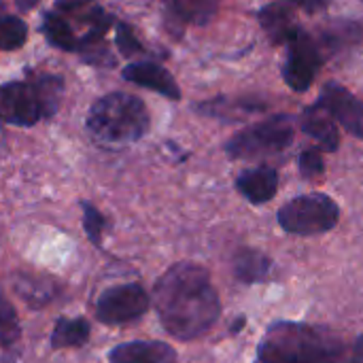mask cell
Instances as JSON below:
<instances>
[{"label": "cell", "mask_w": 363, "mask_h": 363, "mask_svg": "<svg viewBox=\"0 0 363 363\" xmlns=\"http://www.w3.org/2000/svg\"><path fill=\"white\" fill-rule=\"evenodd\" d=\"M64 96V79L57 74L28 72L23 81L2 85V119L9 125L30 128L57 113Z\"/></svg>", "instance_id": "obj_4"}, {"label": "cell", "mask_w": 363, "mask_h": 363, "mask_svg": "<svg viewBox=\"0 0 363 363\" xmlns=\"http://www.w3.org/2000/svg\"><path fill=\"white\" fill-rule=\"evenodd\" d=\"M117 45H119V51L123 55H134V53H140L143 51V45L136 38L134 30L128 23H123V21L117 23Z\"/></svg>", "instance_id": "obj_24"}, {"label": "cell", "mask_w": 363, "mask_h": 363, "mask_svg": "<svg viewBox=\"0 0 363 363\" xmlns=\"http://www.w3.org/2000/svg\"><path fill=\"white\" fill-rule=\"evenodd\" d=\"M294 143V121L289 115H274L259 121L225 143V153L232 160H253L283 153Z\"/></svg>", "instance_id": "obj_5"}, {"label": "cell", "mask_w": 363, "mask_h": 363, "mask_svg": "<svg viewBox=\"0 0 363 363\" xmlns=\"http://www.w3.org/2000/svg\"><path fill=\"white\" fill-rule=\"evenodd\" d=\"M151 125L145 102L125 91H113L98 98L85 119L89 136L108 149L128 147L140 140Z\"/></svg>", "instance_id": "obj_3"}, {"label": "cell", "mask_w": 363, "mask_h": 363, "mask_svg": "<svg viewBox=\"0 0 363 363\" xmlns=\"http://www.w3.org/2000/svg\"><path fill=\"white\" fill-rule=\"evenodd\" d=\"M319 104L340 123L349 134L363 138V102L347 87L338 83H328L321 91Z\"/></svg>", "instance_id": "obj_9"}, {"label": "cell", "mask_w": 363, "mask_h": 363, "mask_svg": "<svg viewBox=\"0 0 363 363\" xmlns=\"http://www.w3.org/2000/svg\"><path fill=\"white\" fill-rule=\"evenodd\" d=\"M89 340V323L83 317L77 319H57L53 334H51V347L53 349H68V347H83Z\"/></svg>", "instance_id": "obj_17"}, {"label": "cell", "mask_w": 363, "mask_h": 363, "mask_svg": "<svg viewBox=\"0 0 363 363\" xmlns=\"http://www.w3.org/2000/svg\"><path fill=\"white\" fill-rule=\"evenodd\" d=\"M259 23L268 32V36L274 45H289V40L300 30L294 23L289 4H285V2H272L268 6H264L259 11Z\"/></svg>", "instance_id": "obj_14"}, {"label": "cell", "mask_w": 363, "mask_h": 363, "mask_svg": "<svg viewBox=\"0 0 363 363\" xmlns=\"http://www.w3.org/2000/svg\"><path fill=\"white\" fill-rule=\"evenodd\" d=\"M0 338H2V347L4 349H11V345L17 342V338H19V321H17V315H15V311H13L9 300H2Z\"/></svg>", "instance_id": "obj_21"}, {"label": "cell", "mask_w": 363, "mask_h": 363, "mask_svg": "<svg viewBox=\"0 0 363 363\" xmlns=\"http://www.w3.org/2000/svg\"><path fill=\"white\" fill-rule=\"evenodd\" d=\"M340 219L338 204L325 194H304L279 211V223L285 232L298 236H313L323 234L336 228Z\"/></svg>", "instance_id": "obj_6"}, {"label": "cell", "mask_w": 363, "mask_h": 363, "mask_svg": "<svg viewBox=\"0 0 363 363\" xmlns=\"http://www.w3.org/2000/svg\"><path fill=\"white\" fill-rule=\"evenodd\" d=\"M300 172L306 179H319L325 172V162L321 149H306L300 155Z\"/></svg>", "instance_id": "obj_23"}, {"label": "cell", "mask_w": 363, "mask_h": 363, "mask_svg": "<svg viewBox=\"0 0 363 363\" xmlns=\"http://www.w3.org/2000/svg\"><path fill=\"white\" fill-rule=\"evenodd\" d=\"M262 363H340L345 345L330 330L304 323H277L259 345Z\"/></svg>", "instance_id": "obj_2"}, {"label": "cell", "mask_w": 363, "mask_h": 363, "mask_svg": "<svg viewBox=\"0 0 363 363\" xmlns=\"http://www.w3.org/2000/svg\"><path fill=\"white\" fill-rule=\"evenodd\" d=\"M245 325V319H240V321H236L234 325H232V332H240V328Z\"/></svg>", "instance_id": "obj_29"}, {"label": "cell", "mask_w": 363, "mask_h": 363, "mask_svg": "<svg viewBox=\"0 0 363 363\" xmlns=\"http://www.w3.org/2000/svg\"><path fill=\"white\" fill-rule=\"evenodd\" d=\"M123 79L130 83H136L145 89H151L168 100H181V89L174 81V77L160 64L153 62H136L123 68Z\"/></svg>", "instance_id": "obj_10"}, {"label": "cell", "mask_w": 363, "mask_h": 363, "mask_svg": "<svg viewBox=\"0 0 363 363\" xmlns=\"http://www.w3.org/2000/svg\"><path fill=\"white\" fill-rule=\"evenodd\" d=\"M323 64V55L319 45L302 30L296 32V36L289 40V51L287 60L283 66V79L294 91H306L319 68Z\"/></svg>", "instance_id": "obj_8"}, {"label": "cell", "mask_w": 363, "mask_h": 363, "mask_svg": "<svg viewBox=\"0 0 363 363\" xmlns=\"http://www.w3.org/2000/svg\"><path fill=\"white\" fill-rule=\"evenodd\" d=\"M81 206H83V228H85V234L89 236V240L96 247H100V240H102V232H104V223L106 221H104L102 213L96 206H91L89 202H83Z\"/></svg>", "instance_id": "obj_22"}, {"label": "cell", "mask_w": 363, "mask_h": 363, "mask_svg": "<svg viewBox=\"0 0 363 363\" xmlns=\"http://www.w3.org/2000/svg\"><path fill=\"white\" fill-rule=\"evenodd\" d=\"M236 189L251 202V204H266L277 196L279 189V174L270 166H259L245 170L236 179Z\"/></svg>", "instance_id": "obj_12"}, {"label": "cell", "mask_w": 363, "mask_h": 363, "mask_svg": "<svg viewBox=\"0 0 363 363\" xmlns=\"http://www.w3.org/2000/svg\"><path fill=\"white\" fill-rule=\"evenodd\" d=\"M43 32L47 36V40L62 49V51H79L81 49V40L74 36V32L70 30L68 21L55 13H45L43 17Z\"/></svg>", "instance_id": "obj_19"}, {"label": "cell", "mask_w": 363, "mask_h": 363, "mask_svg": "<svg viewBox=\"0 0 363 363\" xmlns=\"http://www.w3.org/2000/svg\"><path fill=\"white\" fill-rule=\"evenodd\" d=\"M298 6H302L306 13H319V11H323L325 9V4H328V0H294Z\"/></svg>", "instance_id": "obj_25"}, {"label": "cell", "mask_w": 363, "mask_h": 363, "mask_svg": "<svg viewBox=\"0 0 363 363\" xmlns=\"http://www.w3.org/2000/svg\"><path fill=\"white\" fill-rule=\"evenodd\" d=\"M111 363H177V351L160 340L123 342L108 353Z\"/></svg>", "instance_id": "obj_11"}, {"label": "cell", "mask_w": 363, "mask_h": 363, "mask_svg": "<svg viewBox=\"0 0 363 363\" xmlns=\"http://www.w3.org/2000/svg\"><path fill=\"white\" fill-rule=\"evenodd\" d=\"M270 257L255 249H242L234 257V274L242 283H262L270 272Z\"/></svg>", "instance_id": "obj_15"}, {"label": "cell", "mask_w": 363, "mask_h": 363, "mask_svg": "<svg viewBox=\"0 0 363 363\" xmlns=\"http://www.w3.org/2000/svg\"><path fill=\"white\" fill-rule=\"evenodd\" d=\"M28 40V26L17 15H4L0 21V47L4 51L21 49Z\"/></svg>", "instance_id": "obj_20"}, {"label": "cell", "mask_w": 363, "mask_h": 363, "mask_svg": "<svg viewBox=\"0 0 363 363\" xmlns=\"http://www.w3.org/2000/svg\"><path fill=\"white\" fill-rule=\"evenodd\" d=\"M15 291L30 306L40 308V306H45V304H49L53 300L55 285L49 279H43V277L19 274V277H15Z\"/></svg>", "instance_id": "obj_16"}, {"label": "cell", "mask_w": 363, "mask_h": 363, "mask_svg": "<svg viewBox=\"0 0 363 363\" xmlns=\"http://www.w3.org/2000/svg\"><path fill=\"white\" fill-rule=\"evenodd\" d=\"M149 294L136 285H117L106 289L96 302V317L104 325H123L140 319L149 311Z\"/></svg>", "instance_id": "obj_7"}, {"label": "cell", "mask_w": 363, "mask_h": 363, "mask_svg": "<svg viewBox=\"0 0 363 363\" xmlns=\"http://www.w3.org/2000/svg\"><path fill=\"white\" fill-rule=\"evenodd\" d=\"M38 2H40V0H15L17 9H19L21 13H28V11H32V9H34Z\"/></svg>", "instance_id": "obj_27"}, {"label": "cell", "mask_w": 363, "mask_h": 363, "mask_svg": "<svg viewBox=\"0 0 363 363\" xmlns=\"http://www.w3.org/2000/svg\"><path fill=\"white\" fill-rule=\"evenodd\" d=\"M302 128L308 136H313L319 147L328 153L336 151L338 145H340V134H338V128H336V121L334 117L317 102L313 106H308L302 115Z\"/></svg>", "instance_id": "obj_13"}, {"label": "cell", "mask_w": 363, "mask_h": 363, "mask_svg": "<svg viewBox=\"0 0 363 363\" xmlns=\"http://www.w3.org/2000/svg\"><path fill=\"white\" fill-rule=\"evenodd\" d=\"M87 2H91V0H57V9L60 11H74V9H79V6H83Z\"/></svg>", "instance_id": "obj_26"}, {"label": "cell", "mask_w": 363, "mask_h": 363, "mask_svg": "<svg viewBox=\"0 0 363 363\" xmlns=\"http://www.w3.org/2000/svg\"><path fill=\"white\" fill-rule=\"evenodd\" d=\"M355 357H353V363H363V336L357 338V342H355Z\"/></svg>", "instance_id": "obj_28"}, {"label": "cell", "mask_w": 363, "mask_h": 363, "mask_svg": "<svg viewBox=\"0 0 363 363\" xmlns=\"http://www.w3.org/2000/svg\"><path fill=\"white\" fill-rule=\"evenodd\" d=\"M168 2L174 15L191 26L208 23L217 15L219 4H221V0H168Z\"/></svg>", "instance_id": "obj_18"}, {"label": "cell", "mask_w": 363, "mask_h": 363, "mask_svg": "<svg viewBox=\"0 0 363 363\" xmlns=\"http://www.w3.org/2000/svg\"><path fill=\"white\" fill-rule=\"evenodd\" d=\"M153 306L164 330L183 342L204 336L221 315V300L208 272L191 262L174 264L157 279Z\"/></svg>", "instance_id": "obj_1"}]
</instances>
